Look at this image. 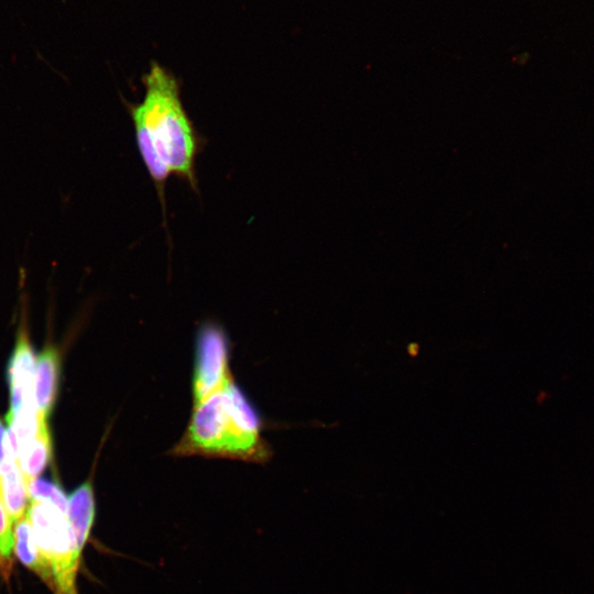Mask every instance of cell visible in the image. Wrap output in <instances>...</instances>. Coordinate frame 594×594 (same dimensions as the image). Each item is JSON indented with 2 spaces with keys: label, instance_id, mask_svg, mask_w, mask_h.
Segmentation results:
<instances>
[{
  "label": "cell",
  "instance_id": "cell-1",
  "mask_svg": "<svg viewBox=\"0 0 594 594\" xmlns=\"http://www.w3.org/2000/svg\"><path fill=\"white\" fill-rule=\"evenodd\" d=\"M168 454L264 464L273 450L264 437L258 411L232 380L193 404L186 429Z\"/></svg>",
  "mask_w": 594,
  "mask_h": 594
},
{
  "label": "cell",
  "instance_id": "cell-2",
  "mask_svg": "<svg viewBox=\"0 0 594 594\" xmlns=\"http://www.w3.org/2000/svg\"><path fill=\"white\" fill-rule=\"evenodd\" d=\"M142 81L143 100L136 105L125 103L132 122L143 127L170 173L197 191L195 165L201 139L183 105L179 82L157 63H152Z\"/></svg>",
  "mask_w": 594,
  "mask_h": 594
},
{
  "label": "cell",
  "instance_id": "cell-3",
  "mask_svg": "<svg viewBox=\"0 0 594 594\" xmlns=\"http://www.w3.org/2000/svg\"><path fill=\"white\" fill-rule=\"evenodd\" d=\"M36 546L53 575L54 594H78L81 553L67 516L50 503L31 501L26 512Z\"/></svg>",
  "mask_w": 594,
  "mask_h": 594
},
{
  "label": "cell",
  "instance_id": "cell-4",
  "mask_svg": "<svg viewBox=\"0 0 594 594\" xmlns=\"http://www.w3.org/2000/svg\"><path fill=\"white\" fill-rule=\"evenodd\" d=\"M234 380L230 365V342L215 322H205L195 341L191 378L193 404L208 397Z\"/></svg>",
  "mask_w": 594,
  "mask_h": 594
},
{
  "label": "cell",
  "instance_id": "cell-5",
  "mask_svg": "<svg viewBox=\"0 0 594 594\" xmlns=\"http://www.w3.org/2000/svg\"><path fill=\"white\" fill-rule=\"evenodd\" d=\"M35 364L28 333L20 330L7 369L10 392V409L7 415L14 416L24 406L35 405L33 392Z\"/></svg>",
  "mask_w": 594,
  "mask_h": 594
},
{
  "label": "cell",
  "instance_id": "cell-6",
  "mask_svg": "<svg viewBox=\"0 0 594 594\" xmlns=\"http://www.w3.org/2000/svg\"><path fill=\"white\" fill-rule=\"evenodd\" d=\"M61 373V355L46 346L37 356L33 381L34 402L40 416L47 420L54 407Z\"/></svg>",
  "mask_w": 594,
  "mask_h": 594
},
{
  "label": "cell",
  "instance_id": "cell-7",
  "mask_svg": "<svg viewBox=\"0 0 594 594\" xmlns=\"http://www.w3.org/2000/svg\"><path fill=\"white\" fill-rule=\"evenodd\" d=\"M97 514L92 480L89 477L68 496L67 519L80 553L90 537Z\"/></svg>",
  "mask_w": 594,
  "mask_h": 594
},
{
  "label": "cell",
  "instance_id": "cell-8",
  "mask_svg": "<svg viewBox=\"0 0 594 594\" xmlns=\"http://www.w3.org/2000/svg\"><path fill=\"white\" fill-rule=\"evenodd\" d=\"M0 494L12 522L15 524L26 516L29 508L26 480L9 449L7 459L0 470Z\"/></svg>",
  "mask_w": 594,
  "mask_h": 594
},
{
  "label": "cell",
  "instance_id": "cell-9",
  "mask_svg": "<svg viewBox=\"0 0 594 594\" xmlns=\"http://www.w3.org/2000/svg\"><path fill=\"white\" fill-rule=\"evenodd\" d=\"M14 544L19 560L53 590L51 569L36 546L33 529L26 516L15 522Z\"/></svg>",
  "mask_w": 594,
  "mask_h": 594
},
{
  "label": "cell",
  "instance_id": "cell-10",
  "mask_svg": "<svg viewBox=\"0 0 594 594\" xmlns=\"http://www.w3.org/2000/svg\"><path fill=\"white\" fill-rule=\"evenodd\" d=\"M52 437L45 422L36 437L24 446L16 455V462L26 482L36 479L52 461Z\"/></svg>",
  "mask_w": 594,
  "mask_h": 594
},
{
  "label": "cell",
  "instance_id": "cell-11",
  "mask_svg": "<svg viewBox=\"0 0 594 594\" xmlns=\"http://www.w3.org/2000/svg\"><path fill=\"white\" fill-rule=\"evenodd\" d=\"M31 501L50 503L67 516L68 498L58 481L33 479L26 482Z\"/></svg>",
  "mask_w": 594,
  "mask_h": 594
},
{
  "label": "cell",
  "instance_id": "cell-12",
  "mask_svg": "<svg viewBox=\"0 0 594 594\" xmlns=\"http://www.w3.org/2000/svg\"><path fill=\"white\" fill-rule=\"evenodd\" d=\"M12 524L0 494V570L6 576L9 574L12 565V552L14 548Z\"/></svg>",
  "mask_w": 594,
  "mask_h": 594
},
{
  "label": "cell",
  "instance_id": "cell-13",
  "mask_svg": "<svg viewBox=\"0 0 594 594\" xmlns=\"http://www.w3.org/2000/svg\"><path fill=\"white\" fill-rule=\"evenodd\" d=\"M8 455V438L6 433V428L0 420V470Z\"/></svg>",
  "mask_w": 594,
  "mask_h": 594
}]
</instances>
